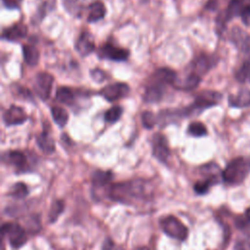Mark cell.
Listing matches in <instances>:
<instances>
[{
  "label": "cell",
  "mask_w": 250,
  "mask_h": 250,
  "mask_svg": "<svg viewBox=\"0 0 250 250\" xmlns=\"http://www.w3.org/2000/svg\"><path fill=\"white\" fill-rule=\"evenodd\" d=\"M149 194L148 183L143 180L111 184L107 189L109 199L123 204H132L134 201L143 200L147 198Z\"/></svg>",
  "instance_id": "cell-1"
},
{
  "label": "cell",
  "mask_w": 250,
  "mask_h": 250,
  "mask_svg": "<svg viewBox=\"0 0 250 250\" xmlns=\"http://www.w3.org/2000/svg\"><path fill=\"white\" fill-rule=\"evenodd\" d=\"M249 174L250 158L238 156L230 160L222 171V180L229 186H236L241 184Z\"/></svg>",
  "instance_id": "cell-2"
},
{
  "label": "cell",
  "mask_w": 250,
  "mask_h": 250,
  "mask_svg": "<svg viewBox=\"0 0 250 250\" xmlns=\"http://www.w3.org/2000/svg\"><path fill=\"white\" fill-rule=\"evenodd\" d=\"M159 226L165 234L174 239L184 241L188 237V228L175 216L169 215L161 218L159 221Z\"/></svg>",
  "instance_id": "cell-3"
},
{
  "label": "cell",
  "mask_w": 250,
  "mask_h": 250,
  "mask_svg": "<svg viewBox=\"0 0 250 250\" xmlns=\"http://www.w3.org/2000/svg\"><path fill=\"white\" fill-rule=\"evenodd\" d=\"M222 99V95L216 91L206 90L199 93L194 102L184 110V115H189L194 112H200L208 107L216 105Z\"/></svg>",
  "instance_id": "cell-4"
},
{
  "label": "cell",
  "mask_w": 250,
  "mask_h": 250,
  "mask_svg": "<svg viewBox=\"0 0 250 250\" xmlns=\"http://www.w3.org/2000/svg\"><path fill=\"white\" fill-rule=\"evenodd\" d=\"M1 232L3 236L8 238L10 245L14 249L21 248L25 244L27 240V235L22 227L17 223H5L2 225Z\"/></svg>",
  "instance_id": "cell-5"
},
{
  "label": "cell",
  "mask_w": 250,
  "mask_h": 250,
  "mask_svg": "<svg viewBox=\"0 0 250 250\" xmlns=\"http://www.w3.org/2000/svg\"><path fill=\"white\" fill-rule=\"evenodd\" d=\"M130 92V87L128 84L123 82H116L108 84L101 89L100 95L108 102H114L125 98Z\"/></svg>",
  "instance_id": "cell-6"
},
{
  "label": "cell",
  "mask_w": 250,
  "mask_h": 250,
  "mask_svg": "<svg viewBox=\"0 0 250 250\" xmlns=\"http://www.w3.org/2000/svg\"><path fill=\"white\" fill-rule=\"evenodd\" d=\"M98 55L102 59H107L114 62H124L129 58L130 52L127 49L115 46L112 43H105L100 47Z\"/></svg>",
  "instance_id": "cell-7"
},
{
  "label": "cell",
  "mask_w": 250,
  "mask_h": 250,
  "mask_svg": "<svg viewBox=\"0 0 250 250\" xmlns=\"http://www.w3.org/2000/svg\"><path fill=\"white\" fill-rule=\"evenodd\" d=\"M54 77L48 72H40L35 76L34 90L39 98L43 101L49 99L53 87Z\"/></svg>",
  "instance_id": "cell-8"
},
{
  "label": "cell",
  "mask_w": 250,
  "mask_h": 250,
  "mask_svg": "<svg viewBox=\"0 0 250 250\" xmlns=\"http://www.w3.org/2000/svg\"><path fill=\"white\" fill-rule=\"evenodd\" d=\"M152 154L162 163H166L170 157V148L166 137L162 134H155L151 141Z\"/></svg>",
  "instance_id": "cell-9"
},
{
  "label": "cell",
  "mask_w": 250,
  "mask_h": 250,
  "mask_svg": "<svg viewBox=\"0 0 250 250\" xmlns=\"http://www.w3.org/2000/svg\"><path fill=\"white\" fill-rule=\"evenodd\" d=\"M165 87L166 85L150 78L149 83L146 85L144 92V101L146 103H158L163 98Z\"/></svg>",
  "instance_id": "cell-10"
},
{
  "label": "cell",
  "mask_w": 250,
  "mask_h": 250,
  "mask_svg": "<svg viewBox=\"0 0 250 250\" xmlns=\"http://www.w3.org/2000/svg\"><path fill=\"white\" fill-rule=\"evenodd\" d=\"M27 115L24 109L18 105H11L3 113V121L6 126L20 125L26 121Z\"/></svg>",
  "instance_id": "cell-11"
},
{
  "label": "cell",
  "mask_w": 250,
  "mask_h": 250,
  "mask_svg": "<svg viewBox=\"0 0 250 250\" xmlns=\"http://www.w3.org/2000/svg\"><path fill=\"white\" fill-rule=\"evenodd\" d=\"M246 3L245 0H230L226 12L224 15H221L218 18L219 25L223 26L227 21H229L230 19L240 16L243 8L245 7Z\"/></svg>",
  "instance_id": "cell-12"
},
{
  "label": "cell",
  "mask_w": 250,
  "mask_h": 250,
  "mask_svg": "<svg viewBox=\"0 0 250 250\" xmlns=\"http://www.w3.org/2000/svg\"><path fill=\"white\" fill-rule=\"evenodd\" d=\"M76 51L81 56H88L95 50V41L89 31H82L75 44Z\"/></svg>",
  "instance_id": "cell-13"
},
{
  "label": "cell",
  "mask_w": 250,
  "mask_h": 250,
  "mask_svg": "<svg viewBox=\"0 0 250 250\" xmlns=\"http://www.w3.org/2000/svg\"><path fill=\"white\" fill-rule=\"evenodd\" d=\"M3 159H5L11 165L15 166L20 171H25L28 167L26 155L23 152L19 150L7 151L3 155Z\"/></svg>",
  "instance_id": "cell-14"
},
{
  "label": "cell",
  "mask_w": 250,
  "mask_h": 250,
  "mask_svg": "<svg viewBox=\"0 0 250 250\" xmlns=\"http://www.w3.org/2000/svg\"><path fill=\"white\" fill-rule=\"evenodd\" d=\"M27 34V27L23 23H15L2 31V38L8 41H18Z\"/></svg>",
  "instance_id": "cell-15"
},
{
  "label": "cell",
  "mask_w": 250,
  "mask_h": 250,
  "mask_svg": "<svg viewBox=\"0 0 250 250\" xmlns=\"http://www.w3.org/2000/svg\"><path fill=\"white\" fill-rule=\"evenodd\" d=\"M216 62H217V59L212 56H208V55L199 56L198 58H196V60L193 62L194 73L198 75L206 73L211 67H213L216 64Z\"/></svg>",
  "instance_id": "cell-16"
},
{
  "label": "cell",
  "mask_w": 250,
  "mask_h": 250,
  "mask_svg": "<svg viewBox=\"0 0 250 250\" xmlns=\"http://www.w3.org/2000/svg\"><path fill=\"white\" fill-rule=\"evenodd\" d=\"M106 14L105 6L101 1H95L89 5V12L87 16L88 22H96L104 18Z\"/></svg>",
  "instance_id": "cell-17"
},
{
  "label": "cell",
  "mask_w": 250,
  "mask_h": 250,
  "mask_svg": "<svg viewBox=\"0 0 250 250\" xmlns=\"http://www.w3.org/2000/svg\"><path fill=\"white\" fill-rule=\"evenodd\" d=\"M229 104L234 107H245L250 105V90L242 89L236 95L229 97Z\"/></svg>",
  "instance_id": "cell-18"
},
{
  "label": "cell",
  "mask_w": 250,
  "mask_h": 250,
  "mask_svg": "<svg viewBox=\"0 0 250 250\" xmlns=\"http://www.w3.org/2000/svg\"><path fill=\"white\" fill-rule=\"evenodd\" d=\"M36 143L39 148L45 153H53L55 151V142L48 131H43L36 138Z\"/></svg>",
  "instance_id": "cell-19"
},
{
  "label": "cell",
  "mask_w": 250,
  "mask_h": 250,
  "mask_svg": "<svg viewBox=\"0 0 250 250\" xmlns=\"http://www.w3.org/2000/svg\"><path fill=\"white\" fill-rule=\"evenodd\" d=\"M176 72L168 67H162V68H158L151 76V78L161 82L164 85H170L173 84L176 80Z\"/></svg>",
  "instance_id": "cell-20"
},
{
  "label": "cell",
  "mask_w": 250,
  "mask_h": 250,
  "mask_svg": "<svg viewBox=\"0 0 250 250\" xmlns=\"http://www.w3.org/2000/svg\"><path fill=\"white\" fill-rule=\"evenodd\" d=\"M113 179V174L110 171L96 170L92 174V185L94 188H103L107 186Z\"/></svg>",
  "instance_id": "cell-21"
},
{
  "label": "cell",
  "mask_w": 250,
  "mask_h": 250,
  "mask_svg": "<svg viewBox=\"0 0 250 250\" xmlns=\"http://www.w3.org/2000/svg\"><path fill=\"white\" fill-rule=\"evenodd\" d=\"M56 99L60 103L70 106L75 101V92L69 87H59L56 92Z\"/></svg>",
  "instance_id": "cell-22"
},
{
  "label": "cell",
  "mask_w": 250,
  "mask_h": 250,
  "mask_svg": "<svg viewBox=\"0 0 250 250\" xmlns=\"http://www.w3.org/2000/svg\"><path fill=\"white\" fill-rule=\"evenodd\" d=\"M22 55L25 62L31 66H34L39 62V51L34 45L25 44L22 46Z\"/></svg>",
  "instance_id": "cell-23"
},
{
  "label": "cell",
  "mask_w": 250,
  "mask_h": 250,
  "mask_svg": "<svg viewBox=\"0 0 250 250\" xmlns=\"http://www.w3.org/2000/svg\"><path fill=\"white\" fill-rule=\"evenodd\" d=\"M51 114L52 117L55 121V123L60 126V127H63L66 125L67 121H68V113L67 111L59 105H55L51 108Z\"/></svg>",
  "instance_id": "cell-24"
},
{
  "label": "cell",
  "mask_w": 250,
  "mask_h": 250,
  "mask_svg": "<svg viewBox=\"0 0 250 250\" xmlns=\"http://www.w3.org/2000/svg\"><path fill=\"white\" fill-rule=\"evenodd\" d=\"M200 80H201L200 75H198L194 72H191L186 77V79L180 85H178L176 87L179 89H182L184 91H191V90H194L195 88H197V86L200 83Z\"/></svg>",
  "instance_id": "cell-25"
},
{
  "label": "cell",
  "mask_w": 250,
  "mask_h": 250,
  "mask_svg": "<svg viewBox=\"0 0 250 250\" xmlns=\"http://www.w3.org/2000/svg\"><path fill=\"white\" fill-rule=\"evenodd\" d=\"M235 78L239 83H250V61H246L238 68Z\"/></svg>",
  "instance_id": "cell-26"
},
{
  "label": "cell",
  "mask_w": 250,
  "mask_h": 250,
  "mask_svg": "<svg viewBox=\"0 0 250 250\" xmlns=\"http://www.w3.org/2000/svg\"><path fill=\"white\" fill-rule=\"evenodd\" d=\"M27 194H28V188H27V186L23 183H17L13 185L9 191L10 196L18 199L24 198Z\"/></svg>",
  "instance_id": "cell-27"
},
{
  "label": "cell",
  "mask_w": 250,
  "mask_h": 250,
  "mask_svg": "<svg viewBox=\"0 0 250 250\" xmlns=\"http://www.w3.org/2000/svg\"><path fill=\"white\" fill-rule=\"evenodd\" d=\"M122 113H123V108L119 105H114L105 111L104 120L108 123H115L120 119V117L122 116Z\"/></svg>",
  "instance_id": "cell-28"
},
{
  "label": "cell",
  "mask_w": 250,
  "mask_h": 250,
  "mask_svg": "<svg viewBox=\"0 0 250 250\" xmlns=\"http://www.w3.org/2000/svg\"><path fill=\"white\" fill-rule=\"evenodd\" d=\"M64 209V202L63 200H56L55 202H53L51 208H50V212H49V221L51 223H54L57 221L58 217L62 213Z\"/></svg>",
  "instance_id": "cell-29"
},
{
  "label": "cell",
  "mask_w": 250,
  "mask_h": 250,
  "mask_svg": "<svg viewBox=\"0 0 250 250\" xmlns=\"http://www.w3.org/2000/svg\"><path fill=\"white\" fill-rule=\"evenodd\" d=\"M188 133L193 137H203L207 135V128L201 122H191L188 127Z\"/></svg>",
  "instance_id": "cell-30"
},
{
  "label": "cell",
  "mask_w": 250,
  "mask_h": 250,
  "mask_svg": "<svg viewBox=\"0 0 250 250\" xmlns=\"http://www.w3.org/2000/svg\"><path fill=\"white\" fill-rule=\"evenodd\" d=\"M214 186V183L211 182L208 179H203L201 181H198L193 186V190L198 195H204L209 191L210 187Z\"/></svg>",
  "instance_id": "cell-31"
},
{
  "label": "cell",
  "mask_w": 250,
  "mask_h": 250,
  "mask_svg": "<svg viewBox=\"0 0 250 250\" xmlns=\"http://www.w3.org/2000/svg\"><path fill=\"white\" fill-rule=\"evenodd\" d=\"M142 122H143V125L146 128L151 129L155 125V123H156V118H155V116L153 115L152 112L145 111L142 114Z\"/></svg>",
  "instance_id": "cell-32"
},
{
  "label": "cell",
  "mask_w": 250,
  "mask_h": 250,
  "mask_svg": "<svg viewBox=\"0 0 250 250\" xmlns=\"http://www.w3.org/2000/svg\"><path fill=\"white\" fill-rule=\"evenodd\" d=\"M234 250H250V234L242 236L235 242Z\"/></svg>",
  "instance_id": "cell-33"
},
{
  "label": "cell",
  "mask_w": 250,
  "mask_h": 250,
  "mask_svg": "<svg viewBox=\"0 0 250 250\" xmlns=\"http://www.w3.org/2000/svg\"><path fill=\"white\" fill-rule=\"evenodd\" d=\"M238 47L240 48L242 53L248 59H250V35H246L241 41V43L238 45Z\"/></svg>",
  "instance_id": "cell-34"
},
{
  "label": "cell",
  "mask_w": 250,
  "mask_h": 250,
  "mask_svg": "<svg viewBox=\"0 0 250 250\" xmlns=\"http://www.w3.org/2000/svg\"><path fill=\"white\" fill-rule=\"evenodd\" d=\"M234 224H235V227L239 229H246L249 228L250 224L249 222L246 220L245 216L244 215H240L238 216L235 220H234Z\"/></svg>",
  "instance_id": "cell-35"
},
{
  "label": "cell",
  "mask_w": 250,
  "mask_h": 250,
  "mask_svg": "<svg viewBox=\"0 0 250 250\" xmlns=\"http://www.w3.org/2000/svg\"><path fill=\"white\" fill-rule=\"evenodd\" d=\"M91 76L98 83H100V82H102V81H104L105 79V73L103 70L99 69V68L91 70Z\"/></svg>",
  "instance_id": "cell-36"
},
{
  "label": "cell",
  "mask_w": 250,
  "mask_h": 250,
  "mask_svg": "<svg viewBox=\"0 0 250 250\" xmlns=\"http://www.w3.org/2000/svg\"><path fill=\"white\" fill-rule=\"evenodd\" d=\"M242 21L246 25H250V4H246L240 15Z\"/></svg>",
  "instance_id": "cell-37"
},
{
  "label": "cell",
  "mask_w": 250,
  "mask_h": 250,
  "mask_svg": "<svg viewBox=\"0 0 250 250\" xmlns=\"http://www.w3.org/2000/svg\"><path fill=\"white\" fill-rule=\"evenodd\" d=\"M22 0H2L3 4L9 9H16L21 6Z\"/></svg>",
  "instance_id": "cell-38"
},
{
  "label": "cell",
  "mask_w": 250,
  "mask_h": 250,
  "mask_svg": "<svg viewBox=\"0 0 250 250\" xmlns=\"http://www.w3.org/2000/svg\"><path fill=\"white\" fill-rule=\"evenodd\" d=\"M102 250H114V243L110 238H106L103 244Z\"/></svg>",
  "instance_id": "cell-39"
},
{
  "label": "cell",
  "mask_w": 250,
  "mask_h": 250,
  "mask_svg": "<svg viewBox=\"0 0 250 250\" xmlns=\"http://www.w3.org/2000/svg\"><path fill=\"white\" fill-rule=\"evenodd\" d=\"M76 1H77V0H63L64 5H65L66 7H69V10L72 9V6L76 3Z\"/></svg>",
  "instance_id": "cell-40"
},
{
  "label": "cell",
  "mask_w": 250,
  "mask_h": 250,
  "mask_svg": "<svg viewBox=\"0 0 250 250\" xmlns=\"http://www.w3.org/2000/svg\"><path fill=\"white\" fill-rule=\"evenodd\" d=\"M244 216H245V218H246V220L249 222V224H250V206L245 210V213H244Z\"/></svg>",
  "instance_id": "cell-41"
},
{
  "label": "cell",
  "mask_w": 250,
  "mask_h": 250,
  "mask_svg": "<svg viewBox=\"0 0 250 250\" xmlns=\"http://www.w3.org/2000/svg\"><path fill=\"white\" fill-rule=\"evenodd\" d=\"M136 250H149V249L146 246H141V247H138Z\"/></svg>",
  "instance_id": "cell-42"
},
{
  "label": "cell",
  "mask_w": 250,
  "mask_h": 250,
  "mask_svg": "<svg viewBox=\"0 0 250 250\" xmlns=\"http://www.w3.org/2000/svg\"><path fill=\"white\" fill-rule=\"evenodd\" d=\"M142 1H144V2H146V1H148V0H142Z\"/></svg>",
  "instance_id": "cell-43"
}]
</instances>
